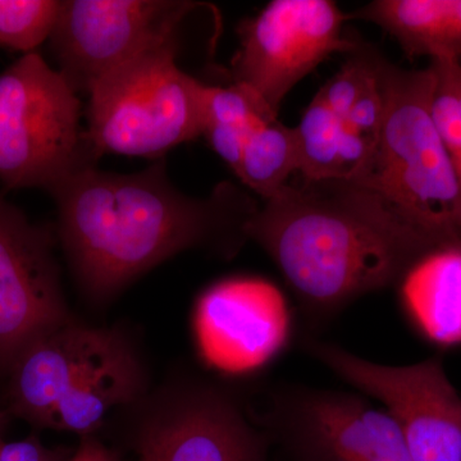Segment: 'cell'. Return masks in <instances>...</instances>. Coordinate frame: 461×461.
<instances>
[{"label": "cell", "instance_id": "603a6c76", "mask_svg": "<svg viewBox=\"0 0 461 461\" xmlns=\"http://www.w3.org/2000/svg\"><path fill=\"white\" fill-rule=\"evenodd\" d=\"M68 461H121L120 457L95 439H85Z\"/></svg>", "mask_w": 461, "mask_h": 461}, {"label": "cell", "instance_id": "d6986e66", "mask_svg": "<svg viewBox=\"0 0 461 461\" xmlns=\"http://www.w3.org/2000/svg\"><path fill=\"white\" fill-rule=\"evenodd\" d=\"M233 172L264 202L280 194L299 172L295 129L277 120L260 124L249 136Z\"/></svg>", "mask_w": 461, "mask_h": 461}, {"label": "cell", "instance_id": "7a4b0ae2", "mask_svg": "<svg viewBox=\"0 0 461 461\" xmlns=\"http://www.w3.org/2000/svg\"><path fill=\"white\" fill-rule=\"evenodd\" d=\"M244 230L317 311L399 284L412 264L444 248L360 182L309 181L297 173L258 206Z\"/></svg>", "mask_w": 461, "mask_h": 461}, {"label": "cell", "instance_id": "7402d4cb", "mask_svg": "<svg viewBox=\"0 0 461 461\" xmlns=\"http://www.w3.org/2000/svg\"><path fill=\"white\" fill-rule=\"evenodd\" d=\"M72 454L63 448L47 447L35 437H29L21 441H5L0 447V461H68Z\"/></svg>", "mask_w": 461, "mask_h": 461}, {"label": "cell", "instance_id": "9c48e42d", "mask_svg": "<svg viewBox=\"0 0 461 461\" xmlns=\"http://www.w3.org/2000/svg\"><path fill=\"white\" fill-rule=\"evenodd\" d=\"M71 320L50 233L0 196V375L32 341Z\"/></svg>", "mask_w": 461, "mask_h": 461}, {"label": "cell", "instance_id": "5bb4252c", "mask_svg": "<svg viewBox=\"0 0 461 461\" xmlns=\"http://www.w3.org/2000/svg\"><path fill=\"white\" fill-rule=\"evenodd\" d=\"M350 18L375 23L409 57L461 59V0H375Z\"/></svg>", "mask_w": 461, "mask_h": 461}, {"label": "cell", "instance_id": "5b68a950", "mask_svg": "<svg viewBox=\"0 0 461 461\" xmlns=\"http://www.w3.org/2000/svg\"><path fill=\"white\" fill-rule=\"evenodd\" d=\"M83 166L77 93L41 54H25L0 74V182L50 191Z\"/></svg>", "mask_w": 461, "mask_h": 461}, {"label": "cell", "instance_id": "277c9868", "mask_svg": "<svg viewBox=\"0 0 461 461\" xmlns=\"http://www.w3.org/2000/svg\"><path fill=\"white\" fill-rule=\"evenodd\" d=\"M176 54L177 42L162 45L91 87L84 131L89 162L103 154L159 158L203 136L206 85L182 71Z\"/></svg>", "mask_w": 461, "mask_h": 461}, {"label": "cell", "instance_id": "8992f818", "mask_svg": "<svg viewBox=\"0 0 461 461\" xmlns=\"http://www.w3.org/2000/svg\"><path fill=\"white\" fill-rule=\"evenodd\" d=\"M203 5L187 0H67L50 35L60 72L89 93L100 78L141 54L177 42V30Z\"/></svg>", "mask_w": 461, "mask_h": 461}, {"label": "cell", "instance_id": "ba28073f", "mask_svg": "<svg viewBox=\"0 0 461 461\" xmlns=\"http://www.w3.org/2000/svg\"><path fill=\"white\" fill-rule=\"evenodd\" d=\"M315 355L339 377L386 406L412 460L461 461V397L438 359L384 366L335 346H317Z\"/></svg>", "mask_w": 461, "mask_h": 461}, {"label": "cell", "instance_id": "ffe728a7", "mask_svg": "<svg viewBox=\"0 0 461 461\" xmlns=\"http://www.w3.org/2000/svg\"><path fill=\"white\" fill-rule=\"evenodd\" d=\"M62 2L0 0V48L32 53L50 38Z\"/></svg>", "mask_w": 461, "mask_h": 461}, {"label": "cell", "instance_id": "6da1fadb", "mask_svg": "<svg viewBox=\"0 0 461 461\" xmlns=\"http://www.w3.org/2000/svg\"><path fill=\"white\" fill-rule=\"evenodd\" d=\"M50 193L76 278L99 304L142 273L223 230L245 236V224L259 206L230 182L208 198H190L173 187L163 162L130 175L83 166Z\"/></svg>", "mask_w": 461, "mask_h": 461}, {"label": "cell", "instance_id": "e0dca14e", "mask_svg": "<svg viewBox=\"0 0 461 461\" xmlns=\"http://www.w3.org/2000/svg\"><path fill=\"white\" fill-rule=\"evenodd\" d=\"M294 129L299 150L297 175L305 180H354L375 150L372 142L348 129L317 95Z\"/></svg>", "mask_w": 461, "mask_h": 461}, {"label": "cell", "instance_id": "484cf974", "mask_svg": "<svg viewBox=\"0 0 461 461\" xmlns=\"http://www.w3.org/2000/svg\"><path fill=\"white\" fill-rule=\"evenodd\" d=\"M139 461H148V459H145L144 456H140V459H139Z\"/></svg>", "mask_w": 461, "mask_h": 461}, {"label": "cell", "instance_id": "9a60e30c", "mask_svg": "<svg viewBox=\"0 0 461 461\" xmlns=\"http://www.w3.org/2000/svg\"><path fill=\"white\" fill-rule=\"evenodd\" d=\"M399 284L403 305L424 335L441 344L461 342V245L430 251Z\"/></svg>", "mask_w": 461, "mask_h": 461}, {"label": "cell", "instance_id": "7c38bea8", "mask_svg": "<svg viewBox=\"0 0 461 461\" xmlns=\"http://www.w3.org/2000/svg\"><path fill=\"white\" fill-rule=\"evenodd\" d=\"M139 453L148 461H264L262 439L222 396L184 397L141 430Z\"/></svg>", "mask_w": 461, "mask_h": 461}, {"label": "cell", "instance_id": "44dd1931", "mask_svg": "<svg viewBox=\"0 0 461 461\" xmlns=\"http://www.w3.org/2000/svg\"><path fill=\"white\" fill-rule=\"evenodd\" d=\"M435 85L430 113L451 157L461 150V59L430 60Z\"/></svg>", "mask_w": 461, "mask_h": 461}, {"label": "cell", "instance_id": "4fadbf2b", "mask_svg": "<svg viewBox=\"0 0 461 461\" xmlns=\"http://www.w3.org/2000/svg\"><path fill=\"white\" fill-rule=\"evenodd\" d=\"M296 426L309 450L326 461H414L391 415L357 397L309 396Z\"/></svg>", "mask_w": 461, "mask_h": 461}, {"label": "cell", "instance_id": "30bf717a", "mask_svg": "<svg viewBox=\"0 0 461 461\" xmlns=\"http://www.w3.org/2000/svg\"><path fill=\"white\" fill-rule=\"evenodd\" d=\"M194 335L206 366L245 375L271 362L287 344L291 315L280 288L254 277L229 278L199 297Z\"/></svg>", "mask_w": 461, "mask_h": 461}, {"label": "cell", "instance_id": "8fae6325", "mask_svg": "<svg viewBox=\"0 0 461 461\" xmlns=\"http://www.w3.org/2000/svg\"><path fill=\"white\" fill-rule=\"evenodd\" d=\"M127 344L113 330L75 320L44 333L12 366L5 406L11 418L48 429L57 403L91 369Z\"/></svg>", "mask_w": 461, "mask_h": 461}, {"label": "cell", "instance_id": "cb8c5ba5", "mask_svg": "<svg viewBox=\"0 0 461 461\" xmlns=\"http://www.w3.org/2000/svg\"><path fill=\"white\" fill-rule=\"evenodd\" d=\"M11 415L8 414L5 408H0V447L5 444V433L7 429Z\"/></svg>", "mask_w": 461, "mask_h": 461}, {"label": "cell", "instance_id": "d4e9b609", "mask_svg": "<svg viewBox=\"0 0 461 461\" xmlns=\"http://www.w3.org/2000/svg\"><path fill=\"white\" fill-rule=\"evenodd\" d=\"M453 160H454L455 169H456V175H457V178H459L460 187H461V150L457 151L456 154H454Z\"/></svg>", "mask_w": 461, "mask_h": 461}, {"label": "cell", "instance_id": "ac0fdd59", "mask_svg": "<svg viewBox=\"0 0 461 461\" xmlns=\"http://www.w3.org/2000/svg\"><path fill=\"white\" fill-rule=\"evenodd\" d=\"M275 120L277 114L245 85H206L203 136L233 171L251 132Z\"/></svg>", "mask_w": 461, "mask_h": 461}, {"label": "cell", "instance_id": "3957f363", "mask_svg": "<svg viewBox=\"0 0 461 461\" xmlns=\"http://www.w3.org/2000/svg\"><path fill=\"white\" fill-rule=\"evenodd\" d=\"M384 96L375 150L354 181L375 190L442 247L461 245V187L430 113L432 67L402 69L360 41Z\"/></svg>", "mask_w": 461, "mask_h": 461}, {"label": "cell", "instance_id": "52a82bcc", "mask_svg": "<svg viewBox=\"0 0 461 461\" xmlns=\"http://www.w3.org/2000/svg\"><path fill=\"white\" fill-rule=\"evenodd\" d=\"M346 20L330 0H273L239 27L233 83L253 90L278 115L287 94L315 67L354 50L353 36L342 35Z\"/></svg>", "mask_w": 461, "mask_h": 461}, {"label": "cell", "instance_id": "2e32d148", "mask_svg": "<svg viewBox=\"0 0 461 461\" xmlns=\"http://www.w3.org/2000/svg\"><path fill=\"white\" fill-rule=\"evenodd\" d=\"M142 390V366L127 342L91 369L57 403L48 429L87 436L118 406L133 402Z\"/></svg>", "mask_w": 461, "mask_h": 461}]
</instances>
